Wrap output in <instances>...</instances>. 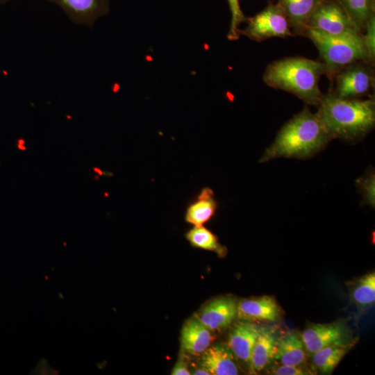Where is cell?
Instances as JSON below:
<instances>
[{"instance_id": "6da1fadb", "label": "cell", "mask_w": 375, "mask_h": 375, "mask_svg": "<svg viewBox=\"0 0 375 375\" xmlns=\"http://www.w3.org/2000/svg\"><path fill=\"white\" fill-rule=\"evenodd\" d=\"M332 139L355 141L365 136L375 124V101L324 95L316 113Z\"/></svg>"}, {"instance_id": "7a4b0ae2", "label": "cell", "mask_w": 375, "mask_h": 375, "mask_svg": "<svg viewBox=\"0 0 375 375\" xmlns=\"http://www.w3.org/2000/svg\"><path fill=\"white\" fill-rule=\"evenodd\" d=\"M331 140L317 114L305 108L281 128L260 162L281 157L305 159L322 150Z\"/></svg>"}, {"instance_id": "3957f363", "label": "cell", "mask_w": 375, "mask_h": 375, "mask_svg": "<svg viewBox=\"0 0 375 375\" xmlns=\"http://www.w3.org/2000/svg\"><path fill=\"white\" fill-rule=\"evenodd\" d=\"M326 74L323 62L303 57H290L269 64L263 74L269 87L290 92L306 103L318 106L324 94L319 87Z\"/></svg>"}, {"instance_id": "277c9868", "label": "cell", "mask_w": 375, "mask_h": 375, "mask_svg": "<svg viewBox=\"0 0 375 375\" xmlns=\"http://www.w3.org/2000/svg\"><path fill=\"white\" fill-rule=\"evenodd\" d=\"M303 35L315 44L330 78H333L339 71L350 64L361 60L367 62L362 34L332 35L306 28Z\"/></svg>"}, {"instance_id": "5b68a950", "label": "cell", "mask_w": 375, "mask_h": 375, "mask_svg": "<svg viewBox=\"0 0 375 375\" xmlns=\"http://www.w3.org/2000/svg\"><path fill=\"white\" fill-rule=\"evenodd\" d=\"M306 28L332 35L363 33L337 0H322L310 16Z\"/></svg>"}, {"instance_id": "8992f818", "label": "cell", "mask_w": 375, "mask_h": 375, "mask_svg": "<svg viewBox=\"0 0 375 375\" xmlns=\"http://www.w3.org/2000/svg\"><path fill=\"white\" fill-rule=\"evenodd\" d=\"M247 27L240 29V35L253 41L262 42L271 38L292 35L288 19L277 3L269 2L262 10L247 18Z\"/></svg>"}, {"instance_id": "52a82bcc", "label": "cell", "mask_w": 375, "mask_h": 375, "mask_svg": "<svg viewBox=\"0 0 375 375\" xmlns=\"http://www.w3.org/2000/svg\"><path fill=\"white\" fill-rule=\"evenodd\" d=\"M333 78L335 88L331 93L342 99H360L367 94L374 85L372 65L363 60L344 67Z\"/></svg>"}, {"instance_id": "ba28073f", "label": "cell", "mask_w": 375, "mask_h": 375, "mask_svg": "<svg viewBox=\"0 0 375 375\" xmlns=\"http://www.w3.org/2000/svg\"><path fill=\"white\" fill-rule=\"evenodd\" d=\"M308 354L337 342H348L349 333L341 322L310 324L300 334Z\"/></svg>"}, {"instance_id": "9c48e42d", "label": "cell", "mask_w": 375, "mask_h": 375, "mask_svg": "<svg viewBox=\"0 0 375 375\" xmlns=\"http://www.w3.org/2000/svg\"><path fill=\"white\" fill-rule=\"evenodd\" d=\"M59 6L74 24L92 27L109 12V0H47Z\"/></svg>"}, {"instance_id": "30bf717a", "label": "cell", "mask_w": 375, "mask_h": 375, "mask_svg": "<svg viewBox=\"0 0 375 375\" xmlns=\"http://www.w3.org/2000/svg\"><path fill=\"white\" fill-rule=\"evenodd\" d=\"M237 308L238 303L232 297L217 298L206 305L197 318L211 331L222 330L237 317Z\"/></svg>"}, {"instance_id": "8fae6325", "label": "cell", "mask_w": 375, "mask_h": 375, "mask_svg": "<svg viewBox=\"0 0 375 375\" xmlns=\"http://www.w3.org/2000/svg\"><path fill=\"white\" fill-rule=\"evenodd\" d=\"M280 312L276 300L269 296L244 299L237 308V317L245 320L274 322Z\"/></svg>"}, {"instance_id": "7c38bea8", "label": "cell", "mask_w": 375, "mask_h": 375, "mask_svg": "<svg viewBox=\"0 0 375 375\" xmlns=\"http://www.w3.org/2000/svg\"><path fill=\"white\" fill-rule=\"evenodd\" d=\"M201 365L212 375H236L238 368L234 355L222 344L209 347L201 353Z\"/></svg>"}, {"instance_id": "4fadbf2b", "label": "cell", "mask_w": 375, "mask_h": 375, "mask_svg": "<svg viewBox=\"0 0 375 375\" xmlns=\"http://www.w3.org/2000/svg\"><path fill=\"white\" fill-rule=\"evenodd\" d=\"M259 326L244 322L234 325L229 333L228 347L240 360L248 362L258 335Z\"/></svg>"}, {"instance_id": "5bb4252c", "label": "cell", "mask_w": 375, "mask_h": 375, "mask_svg": "<svg viewBox=\"0 0 375 375\" xmlns=\"http://www.w3.org/2000/svg\"><path fill=\"white\" fill-rule=\"evenodd\" d=\"M276 341L272 328L259 326L258 335L249 361L251 372L262 371L274 359Z\"/></svg>"}, {"instance_id": "9a60e30c", "label": "cell", "mask_w": 375, "mask_h": 375, "mask_svg": "<svg viewBox=\"0 0 375 375\" xmlns=\"http://www.w3.org/2000/svg\"><path fill=\"white\" fill-rule=\"evenodd\" d=\"M212 341L211 331L197 317L188 319L181 330L182 349L194 355H199L208 349Z\"/></svg>"}, {"instance_id": "2e32d148", "label": "cell", "mask_w": 375, "mask_h": 375, "mask_svg": "<svg viewBox=\"0 0 375 375\" xmlns=\"http://www.w3.org/2000/svg\"><path fill=\"white\" fill-rule=\"evenodd\" d=\"M307 355L301 335L297 332L291 331L277 338L274 359L280 364L302 365L306 362Z\"/></svg>"}, {"instance_id": "e0dca14e", "label": "cell", "mask_w": 375, "mask_h": 375, "mask_svg": "<svg viewBox=\"0 0 375 375\" xmlns=\"http://www.w3.org/2000/svg\"><path fill=\"white\" fill-rule=\"evenodd\" d=\"M322 0H277L290 24L292 31L303 35L307 23Z\"/></svg>"}, {"instance_id": "ac0fdd59", "label": "cell", "mask_w": 375, "mask_h": 375, "mask_svg": "<svg viewBox=\"0 0 375 375\" xmlns=\"http://www.w3.org/2000/svg\"><path fill=\"white\" fill-rule=\"evenodd\" d=\"M217 208V202L214 197L213 190L205 187L188 206L185 220L194 226H202L214 216Z\"/></svg>"}, {"instance_id": "d6986e66", "label": "cell", "mask_w": 375, "mask_h": 375, "mask_svg": "<svg viewBox=\"0 0 375 375\" xmlns=\"http://www.w3.org/2000/svg\"><path fill=\"white\" fill-rule=\"evenodd\" d=\"M350 342L329 344L312 355L314 365L324 374H329L351 348Z\"/></svg>"}, {"instance_id": "ffe728a7", "label": "cell", "mask_w": 375, "mask_h": 375, "mask_svg": "<svg viewBox=\"0 0 375 375\" xmlns=\"http://www.w3.org/2000/svg\"><path fill=\"white\" fill-rule=\"evenodd\" d=\"M349 295L351 301L361 310L373 306L375 301V273L372 272L351 283Z\"/></svg>"}, {"instance_id": "44dd1931", "label": "cell", "mask_w": 375, "mask_h": 375, "mask_svg": "<svg viewBox=\"0 0 375 375\" xmlns=\"http://www.w3.org/2000/svg\"><path fill=\"white\" fill-rule=\"evenodd\" d=\"M185 237L194 247L214 251L219 256L226 253V248L219 242L217 237L203 225L194 226L185 233Z\"/></svg>"}, {"instance_id": "7402d4cb", "label": "cell", "mask_w": 375, "mask_h": 375, "mask_svg": "<svg viewBox=\"0 0 375 375\" xmlns=\"http://www.w3.org/2000/svg\"><path fill=\"white\" fill-rule=\"evenodd\" d=\"M363 33L369 18L375 14V0H337Z\"/></svg>"}, {"instance_id": "603a6c76", "label": "cell", "mask_w": 375, "mask_h": 375, "mask_svg": "<svg viewBox=\"0 0 375 375\" xmlns=\"http://www.w3.org/2000/svg\"><path fill=\"white\" fill-rule=\"evenodd\" d=\"M231 15L230 28L227 34V38L230 41H235L240 38L239 26L247 22V17L244 15L240 6V0H227Z\"/></svg>"}, {"instance_id": "cb8c5ba5", "label": "cell", "mask_w": 375, "mask_h": 375, "mask_svg": "<svg viewBox=\"0 0 375 375\" xmlns=\"http://www.w3.org/2000/svg\"><path fill=\"white\" fill-rule=\"evenodd\" d=\"M358 188L362 195V203L374 207L375 204V175L372 171L368 172L356 181Z\"/></svg>"}, {"instance_id": "d4e9b609", "label": "cell", "mask_w": 375, "mask_h": 375, "mask_svg": "<svg viewBox=\"0 0 375 375\" xmlns=\"http://www.w3.org/2000/svg\"><path fill=\"white\" fill-rule=\"evenodd\" d=\"M362 33V40L366 51L367 62L371 65L375 60V14L368 20Z\"/></svg>"}, {"instance_id": "484cf974", "label": "cell", "mask_w": 375, "mask_h": 375, "mask_svg": "<svg viewBox=\"0 0 375 375\" xmlns=\"http://www.w3.org/2000/svg\"><path fill=\"white\" fill-rule=\"evenodd\" d=\"M272 374L276 375H307L312 373L304 369L301 365H281L276 366L272 370Z\"/></svg>"}, {"instance_id": "4316f807", "label": "cell", "mask_w": 375, "mask_h": 375, "mask_svg": "<svg viewBox=\"0 0 375 375\" xmlns=\"http://www.w3.org/2000/svg\"><path fill=\"white\" fill-rule=\"evenodd\" d=\"M172 375H190V371L188 369L187 363L184 360L181 359L176 362L174 366L172 373Z\"/></svg>"}, {"instance_id": "83f0119b", "label": "cell", "mask_w": 375, "mask_h": 375, "mask_svg": "<svg viewBox=\"0 0 375 375\" xmlns=\"http://www.w3.org/2000/svg\"><path fill=\"white\" fill-rule=\"evenodd\" d=\"M191 374L194 375H209L210 373L206 370L204 368L197 369L193 371Z\"/></svg>"}, {"instance_id": "f1b7e54d", "label": "cell", "mask_w": 375, "mask_h": 375, "mask_svg": "<svg viewBox=\"0 0 375 375\" xmlns=\"http://www.w3.org/2000/svg\"><path fill=\"white\" fill-rule=\"evenodd\" d=\"M93 170H94L95 172L99 173L100 175L102 174V172H101V170H100L99 168H97V167H93Z\"/></svg>"}, {"instance_id": "f546056e", "label": "cell", "mask_w": 375, "mask_h": 375, "mask_svg": "<svg viewBox=\"0 0 375 375\" xmlns=\"http://www.w3.org/2000/svg\"><path fill=\"white\" fill-rule=\"evenodd\" d=\"M11 0H0V4H4L6 3L9 2Z\"/></svg>"}]
</instances>
